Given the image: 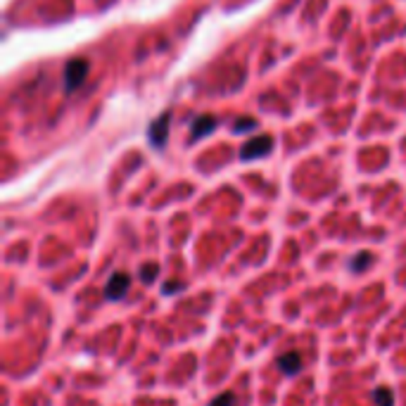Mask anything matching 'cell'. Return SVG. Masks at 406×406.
I'll use <instances>...</instances> for the list:
<instances>
[{"label": "cell", "mask_w": 406, "mask_h": 406, "mask_svg": "<svg viewBox=\"0 0 406 406\" xmlns=\"http://www.w3.org/2000/svg\"><path fill=\"white\" fill-rule=\"evenodd\" d=\"M88 69H90V64H88V60H83V57L69 60L67 67H64V88L67 90L78 88V85L85 81V76H88Z\"/></svg>", "instance_id": "obj_1"}, {"label": "cell", "mask_w": 406, "mask_h": 406, "mask_svg": "<svg viewBox=\"0 0 406 406\" xmlns=\"http://www.w3.org/2000/svg\"><path fill=\"white\" fill-rule=\"evenodd\" d=\"M274 147V138L271 135H254L245 145L240 147V160H259V157L269 155Z\"/></svg>", "instance_id": "obj_2"}, {"label": "cell", "mask_w": 406, "mask_h": 406, "mask_svg": "<svg viewBox=\"0 0 406 406\" xmlns=\"http://www.w3.org/2000/svg\"><path fill=\"white\" fill-rule=\"evenodd\" d=\"M169 124H171V112H162L160 117H157L152 124L147 128V138L152 142L155 147H164V142H167V135H169Z\"/></svg>", "instance_id": "obj_3"}, {"label": "cell", "mask_w": 406, "mask_h": 406, "mask_svg": "<svg viewBox=\"0 0 406 406\" xmlns=\"http://www.w3.org/2000/svg\"><path fill=\"white\" fill-rule=\"evenodd\" d=\"M131 288V276L124 274V271H117L105 285V297L107 299H121Z\"/></svg>", "instance_id": "obj_4"}, {"label": "cell", "mask_w": 406, "mask_h": 406, "mask_svg": "<svg viewBox=\"0 0 406 406\" xmlns=\"http://www.w3.org/2000/svg\"><path fill=\"white\" fill-rule=\"evenodd\" d=\"M219 126V121L214 119V117H209V114H207V117H197L195 121H192V128H190V140H199V138H204L207 133H212L214 128Z\"/></svg>", "instance_id": "obj_5"}, {"label": "cell", "mask_w": 406, "mask_h": 406, "mask_svg": "<svg viewBox=\"0 0 406 406\" xmlns=\"http://www.w3.org/2000/svg\"><path fill=\"white\" fill-rule=\"evenodd\" d=\"M276 366L283 370L285 375H297L299 368H302V356H299L297 352H290L285 356H278Z\"/></svg>", "instance_id": "obj_6"}, {"label": "cell", "mask_w": 406, "mask_h": 406, "mask_svg": "<svg viewBox=\"0 0 406 406\" xmlns=\"http://www.w3.org/2000/svg\"><path fill=\"white\" fill-rule=\"evenodd\" d=\"M370 264H373V254H370V252H356L352 259H349L347 269L354 271V274H359V271H366Z\"/></svg>", "instance_id": "obj_7"}, {"label": "cell", "mask_w": 406, "mask_h": 406, "mask_svg": "<svg viewBox=\"0 0 406 406\" xmlns=\"http://www.w3.org/2000/svg\"><path fill=\"white\" fill-rule=\"evenodd\" d=\"M370 397H373L375 406H392L395 404V397H392L390 387H375L373 392H370Z\"/></svg>", "instance_id": "obj_8"}, {"label": "cell", "mask_w": 406, "mask_h": 406, "mask_svg": "<svg viewBox=\"0 0 406 406\" xmlns=\"http://www.w3.org/2000/svg\"><path fill=\"white\" fill-rule=\"evenodd\" d=\"M157 274H160V266H157V264H145V266H140V271H138V276H140V281L145 283V285H150L157 278Z\"/></svg>", "instance_id": "obj_9"}, {"label": "cell", "mask_w": 406, "mask_h": 406, "mask_svg": "<svg viewBox=\"0 0 406 406\" xmlns=\"http://www.w3.org/2000/svg\"><path fill=\"white\" fill-rule=\"evenodd\" d=\"M254 128H256V119H238L233 124L235 133H247V131H254Z\"/></svg>", "instance_id": "obj_10"}, {"label": "cell", "mask_w": 406, "mask_h": 406, "mask_svg": "<svg viewBox=\"0 0 406 406\" xmlns=\"http://www.w3.org/2000/svg\"><path fill=\"white\" fill-rule=\"evenodd\" d=\"M209 406H235V395L233 392H224V395H219L217 399H212Z\"/></svg>", "instance_id": "obj_11"}, {"label": "cell", "mask_w": 406, "mask_h": 406, "mask_svg": "<svg viewBox=\"0 0 406 406\" xmlns=\"http://www.w3.org/2000/svg\"><path fill=\"white\" fill-rule=\"evenodd\" d=\"M181 290H183L181 281H169L162 285V295H174V292H181Z\"/></svg>", "instance_id": "obj_12"}]
</instances>
